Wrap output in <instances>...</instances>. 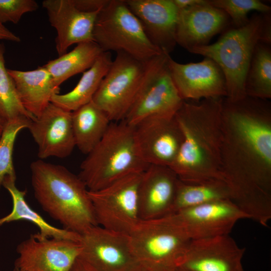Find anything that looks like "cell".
<instances>
[{"label":"cell","instance_id":"f1b7e54d","mask_svg":"<svg viewBox=\"0 0 271 271\" xmlns=\"http://www.w3.org/2000/svg\"><path fill=\"white\" fill-rule=\"evenodd\" d=\"M5 48L0 43V117L6 121L19 117L34 119L22 105L14 83L5 65Z\"/></svg>","mask_w":271,"mask_h":271},{"label":"cell","instance_id":"277c9868","mask_svg":"<svg viewBox=\"0 0 271 271\" xmlns=\"http://www.w3.org/2000/svg\"><path fill=\"white\" fill-rule=\"evenodd\" d=\"M270 22L264 13H260L253 15L243 26L225 31L215 43L188 51L210 58L218 64L225 79V98L236 101L246 96L245 79L255 46L259 41L270 45Z\"/></svg>","mask_w":271,"mask_h":271},{"label":"cell","instance_id":"f35d334b","mask_svg":"<svg viewBox=\"0 0 271 271\" xmlns=\"http://www.w3.org/2000/svg\"><path fill=\"white\" fill-rule=\"evenodd\" d=\"M13 271H24V270H23L19 268L18 267H17L16 266H15V268H14Z\"/></svg>","mask_w":271,"mask_h":271},{"label":"cell","instance_id":"603a6c76","mask_svg":"<svg viewBox=\"0 0 271 271\" xmlns=\"http://www.w3.org/2000/svg\"><path fill=\"white\" fill-rule=\"evenodd\" d=\"M16 178L7 176L3 186L10 193L13 201L11 212L0 218V226L13 221L25 220L36 225L39 229L35 235L40 238H55L80 242L81 234L64 228L56 227L47 222L41 215L34 210L27 202V190H20L16 185Z\"/></svg>","mask_w":271,"mask_h":271},{"label":"cell","instance_id":"ba28073f","mask_svg":"<svg viewBox=\"0 0 271 271\" xmlns=\"http://www.w3.org/2000/svg\"><path fill=\"white\" fill-rule=\"evenodd\" d=\"M169 54L163 52L146 61L145 71L140 90L124 119L134 126L153 116L172 117L182 106L180 96L168 67Z\"/></svg>","mask_w":271,"mask_h":271},{"label":"cell","instance_id":"8992f818","mask_svg":"<svg viewBox=\"0 0 271 271\" xmlns=\"http://www.w3.org/2000/svg\"><path fill=\"white\" fill-rule=\"evenodd\" d=\"M93 37L103 52H124L143 62L163 53L148 39L124 0H109L99 11Z\"/></svg>","mask_w":271,"mask_h":271},{"label":"cell","instance_id":"4dcf8cb0","mask_svg":"<svg viewBox=\"0 0 271 271\" xmlns=\"http://www.w3.org/2000/svg\"><path fill=\"white\" fill-rule=\"evenodd\" d=\"M207 3L225 12L234 28L243 26L249 21L247 14L252 11L270 13L271 7L258 0H207Z\"/></svg>","mask_w":271,"mask_h":271},{"label":"cell","instance_id":"2e32d148","mask_svg":"<svg viewBox=\"0 0 271 271\" xmlns=\"http://www.w3.org/2000/svg\"><path fill=\"white\" fill-rule=\"evenodd\" d=\"M245 251L229 235L192 240L178 267L186 271H244Z\"/></svg>","mask_w":271,"mask_h":271},{"label":"cell","instance_id":"9c48e42d","mask_svg":"<svg viewBox=\"0 0 271 271\" xmlns=\"http://www.w3.org/2000/svg\"><path fill=\"white\" fill-rule=\"evenodd\" d=\"M145 67L146 62L116 53L92 100L110 121L124 119L140 90Z\"/></svg>","mask_w":271,"mask_h":271},{"label":"cell","instance_id":"52a82bcc","mask_svg":"<svg viewBox=\"0 0 271 271\" xmlns=\"http://www.w3.org/2000/svg\"><path fill=\"white\" fill-rule=\"evenodd\" d=\"M128 235L141 262L169 271L180 265L192 240L171 214L140 220Z\"/></svg>","mask_w":271,"mask_h":271},{"label":"cell","instance_id":"5bb4252c","mask_svg":"<svg viewBox=\"0 0 271 271\" xmlns=\"http://www.w3.org/2000/svg\"><path fill=\"white\" fill-rule=\"evenodd\" d=\"M15 266L24 271H70L79 257V242L55 238H40L35 234L17 246Z\"/></svg>","mask_w":271,"mask_h":271},{"label":"cell","instance_id":"4316f807","mask_svg":"<svg viewBox=\"0 0 271 271\" xmlns=\"http://www.w3.org/2000/svg\"><path fill=\"white\" fill-rule=\"evenodd\" d=\"M227 199L231 200V194L228 185L224 181L191 184L179 180L172 213L185 208Z\"/></svg>","mask_w":271,"mask_h":271},{"label":"cell","instance_id":"d6986e66","mask_svg":"<svg viewBox=\"0 0 271 271\" xmlns=\"http://www.w3.org/2000/svg\"><path fill=\"white\" fill-rule=\"evenodd\" d=\"M169 167L150 165L142 173L138 188L140 220L161 218L172 213L178 183Z\"/></svg>","mask_w":271,"mask_h":271},{"label":"cell","instance_id":"d590c367","mask_svg":"<svg viewBox=\"0 0 271 271\" xmlns=\"http://www.w3.org/2000/svg\"><path fill=\"white\" fill-rule=\"evenodd\" d=\"M131 271H169L158 267L141 263Z\"/></svg>","mask_w":271,"mask_h":271},{"label":"cell","instance_id":"74e56055","mask_svg":"<svg viewBox=\"0 0 271 271\" xmlns=\"http://www.w3.org/2000/svg\"><path fill=\"white\" fill-rule=\"evenodd\" d=\"M170 271H186V270H184L183 269H182V268H181L180 267H176V268L172 269Z\"/></svg>","mask_w":271,"mask_h":271},{"label":"cell","instance_id":"cb8c5ba5","mask_svg":"<svg viewBox=\"0 0 271 271\" xmlns=\"http://www.w3.org/2000/svg\"><path fill=\"white\" fill-rule=\"evenodd\" d=\"M112 62L110 52H103L93 65L83 72L72 90L65 94L53 95L51 102L70 112L90 102Z\"/></svg>","mask_w":271,"mask_h":271},{"label":"cell","instance_id":"1f68e13d","mask_svg":"<svg viewBox=\"0 0 271 271\" xmlns=\"http://www.w3.org/2000/svg\"><path fill=\"white\" fill-rule=\"evenodd\" d=\"M38 8L34 0H0V23L17 24L24 14Z\"/></svg>","mask_w":271,"mask_h":271},{"label":"cell","instance_id":"5b68a950","mask_svg":"<svg viewBox=\"0 0 271 271\" xmlns=\"http://www.w3.org/2000/svg\"><path fill=\"white\" fill-rule=\"evenodd\" d=\"M140 158L133 127L124 120L111 122L106 133L80 165L79 177L88 191L100 190L149 166Z\"/></svg>","mask_w":271,"mask_h":271},{"label":"cell","instance_id":"7c38bea8","mask_svg":"<svg viewBox=\"0 0 271 271\" xmlns=\"http://www.w3.org/2000/svg\"><path fill=\"white\" fill-rule=\"evenodd\" d=\"M133 127L137 150L142 160L148 165L170 167L183 140L175 116L148 117Z\"/></svg>","mask_w":271,"mask_h":271},{"label":"cell","instance_id":"30bf717a","mask_svg":"<svg viewBox=\"0 0 271 271\" xmlns=\"http://www.w3.org/2000/svg\"><path fill=\"white\" fill-rule=\"evenodd\" d=\"M142 173L128 175L100 190L88 191L98 225L129 234L140 220L138 188Z\"/></svg>","mask_w":271,"mask_h":271},{"label":"cell","instance_id":"d4e9b609","mask_svg":"<svg viewBox=\"0 0 271 271\" xmlns=\"http://www.w3.org/2000/svg\"><path fill=\"white\" fill-rule=\"evenodd\" d=\"M71 117L76 147L87 155L103 138L111 121L92 101L71 112Z\"/></svg>","mask_w":271,"mask_h":271},{"label":"cell","instance_id":"d6a6232c","mask_svg":"<svg viewBox=\"0 0 271 271\" xmlns=\"http://www.w3.org/2000/svg\"><path fill=\"white\" fill-rule=\"evenodd\" d=\"M7 40L14 42H20V37L7 29L3 24L0 23V40Z\"/></svg>","mask_w":271,"mask_h":271},{"label":"cell","instance_id":"e575fe53","mask_svg":"<svg viewBox=\"0 0 271 271\" xmlns=\"http://www.w3.org/2000/svg\"><path fill=\"white\" fill-rule=\"evenodd\" d=\"M206 0H173L178 10L203 3Z\"/></svg>","mask_w":271,"mask_h":271},{"label":"cell","instance_id":"9a60e30c","mask_svg":"<svg viewBox=\"0 0 271 271\" xmlns=\"http://www.w3.org/2000/svg\"><path fill=\"white\" fill-rule=\"evenodd\" d=\"M168 67L174 84L184 100L226 97L224 75L211 59L205 57L199 62L181 64L170 56Z\"/></svg>","mask_w":271,"mask_h":271},{"label":"cell","instance_id":"4fadbf2b","mask_svg":"<svg viewBox=\"0 0 271 271\" xmlns=\"http://www.w3.org/2000/svg\"><path fill=\"white\" fill-rule=\"evenodd\" d=\"M171 215L191 240L229 235L239 220L249 218L228 199L185 208Z\"/></svg>","mask_w":271,"mask_h":271},{"label":"cell","instance_id":"8fae6325","mask_svg":"<svg viewBox=\"0 0 271 271\" xmlns=\"http://www.w3.org/2000/svg\"><path fill=\"white\" fill-rule=\"evenodd\" d=\"M79 257L97 271H131L141 263L129 235L99 225L81 234Z\"/></svg>","mask_w":271,"mask_h":271},{"label":"cell","instance_id":"8d00e7d4","mask_svg":"<svg viewBox=\"0 0 271 271\" xmlns=\"http://www.w3.org/2000/svg\"><path fill=\"white\" fill-rule=\"evenodd\" d=\"M6 121L0 117V138L3 133Z\"/></svg>","mask_w":271,"mask_h":271},{"label":"cell","instance_id":"83f0119b","mask_svg":"<svg viewBox=\"0 0 271 271\" xmlns=\"http://www.w3.org/2000/svg\"><path fill=\"white\" fill-rule=\"evenodd\" d=\"M245 91L248 96L271 98L270 45L259 41L255 46L246 77Z\"/></svg>","mask_w":271,"mask_h":271},{"label":"cell","instance_id":"e0dca14e","mask_svg":"<svg viewBox=\"0 0 271 271\" xmlns=\"http://www.w3.org/2000/svg\"><path fill=\"white\" fill-rule=\"evenodd\" d=\"M28 128L37 145L40 160L67 157L76 147L71 112L51 102L39 117L31 121Z\"/></svg>","mask_w":271,"mask_h":271},{"label":"cell","instance_id":"44dd1931","mask_svg":"<svg viewBox=\"0 0 271 271\" xmlns=\"http://www.w3.org/2000/svg\"><path fill=\"white\" fill-rule=\"evenodd\" d=\"M230 24L225 12L209 5L206 0L203 3L179 10L176 43L187 50L208 45L213 37Z\"/></svg>","mask_w":271,"mask_h":271},{"label":"cell","instance_id":"484cf974","mask_svg":"<svg viewBox=\"0 0 271 271\" xmlns=\"http://www.w3.org/2000/svg\"><path fill=\"white\" fill-rule=\"evenodd\" d=\"M102 52L94 41L82 42L44 66L50 73L54 84L59 87L70 77L90 68Z\"/></svg>","mask_w":271,"mask_h":271},{"label":"cell","instance_id":"7a4b0ae2","mask_svg":"<svg viewBox=\"0 0 271 271\" xmlns=\"http://www.w3.org/2000/svg\"><path fill=\"white\" fill-rule=\"evenodd\" d=\"M223 98L184 100L175 114L183 140L170 168L181 181L225 182L221 160Z\"/></svg>","mask_w":271,"mask_h":271},{"label":"cell","instance_id":"f546056e","mask_svg":"<svg viewBox=\"0 0 271 271\" xmlns=\"http://www.w3.org/2000/svg\"><path fill=\"white\" fill-rule=\"evenodd\" d=\"M32 119L19 117L6 121L0 138V190L7 176L16 178L13 162L15 141L19 132L28 127Z\"/></svg>","mask_w":271,"mask_h":271},{"label":"cell","instance_id":"ffe728a7","mask_svg":"<svg viewBox=\"0 0 271 271\" xmlns=\"http://www.w3.org/2000/svg\"><path fill=\"white\" fill-rule=\"evenodd\" d=\"M140 21L150 41L170 54L177 44L176 30L179 10L173 0H124Z\"/></svg>","mask_w":271,"mask_h":271},{"label":"cell","instance_id":"836d02e7","mask_svg":"<svg viewBox=\"0 0 271 271\" xmlns=\"http://www.w3.org/2000/svg\"><path fill=\"white\" fill-rule=\"evenodd\" d=\"M70 271H97L87 263L78 257L74 262Z\"/></svg>","mask_w":271,"mask_h":271},{"label":"cell","instance_id":"ac0fdd59","mask_svg":"<svg viewBox=\"0 0 271 271\" xmlns=\"http://www.w3.org/2000/svg\"><path fill=\"white\" fill-rule=\"evenodd\" d=\"M42 5L46 10L50 24L57 32L55 43L59 56L67 53L73 44L94 41V24L100 10L83 11L74 0H44Z\"/></svg>","mask_w":271,"mask_h":271},{"label":"cell","instance_id":"7402d4cb","mask_svg":"<svg viewBox=\"0 0 271 271\" xmlns=\"http://www.w3.org/2000/svg\"><path fill=\"white\" fill-rule=\"evenodd\" d=\"M15 84L21 102L27 111L39 117L51 103L52 96L59 94L60 87L43 65L30 71L8 69Z\"/></svg>","mask_w":271,"mask_h":271},{"label":"cell","instance_id":"6da1fadb","mask_svg":"<svg viewBox=\"0 0 271 271\" xmlns=\"http://www.w3.org/2000/svg\"><path fill=\"white\" fill-rule=\"evenodd\" d=\"M222 170L231 200L263 226L271 218V104L223 98Z\"/></svg>","mask_w":271,"mask_h":271},{"label":"cell","instance_id":"3957f363","mask_svg":"<svg viewBox=\"0 0 271 271\" xmlns=\"http://www.w3.org/2000/svg\"><path fill=\"white\" fill-rule=\"evenodd\" d=\"M30 169L35 198L63 228L81 234L98 225L88 190L78 176L40 159L33 162Z\"/></svg>","mask_w":271,"mask_h":271}]
</instances>
